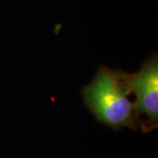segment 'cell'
<instances>
[{
  "instance_id": "obj_1",
  "label": "cell",
  "mask_w": 158,
  "mask_h": 158,
  "mask_svg": "<svg viewBox=\"0 0 158 158\" xmlns=\"http://www.w3.org/2000/svg\"><path fill=\"white\" fill-rule=\"evenodd\" d=\"M86 106L96 119L111 128L136 129L141 121L123 80V72L101 67L95 78L82 90Z\"/></svg>"
},
{
  "instance_id": "obj_2",
  "label": "cell",
  "mask_w": 158,
  "mask_h": 158,
  "mask_svg": "<svg viewBox=\"0 0 158 158\" xmlns=\"http://www.w3.org/2000/svg\"><path fill=\"white\" fill-rule=\"evenodd\" d=\"M123 80L130 93L136 95L135 110L138 116L145 114V121L141 128L145 132L157 127L158 122V61L153 57L135 74L123 72Z\"/></svg>"
}]
</instances>
